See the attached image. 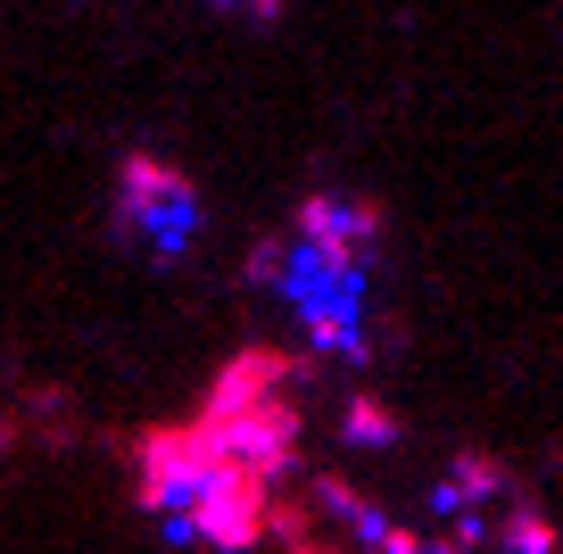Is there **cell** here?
I'll use <instances>...</instances> for the list:
<instances>
[{"label": "cell", "instance_id": "obj_1", "mask_svg": "<svg viewBox=\"0 0 563 554\" xmlns=\"http://www.w3.org/2000/svg\"><path fill=\"white\" fill-rule=\"evenodd\" d=\"M299 381H307L299 356H282V347H241V356L208 381L199 431L216 439V455H232V464L282 480V472L299 464V431H307Z\"/></svg>", "mask_w": 563, "mask_h": 554}, {"label": "cell", "instance_id": "obj_2", "mask_svg": "<svg viewBox=\"0 0 563 554\" xmlns=\"http://www.w3.org/2000/svg\"><path fill=\"white\" fill-rule=\"evenodd\" d=\"M175 538H199V546H224V554H249L257 538H274V480L249 464H232V455H216L208 472H199V488L175 505V513H158Z\"/></svg>", "mask_w": 563, "mask_h": 554}, {"label": "cell", "instance_id": "obj_3", "mask_svg": "<svg viewBox=\"0 0 563 554\" xmlns=\"http://www.w3.org/2000/svg\"><path fill=\"white\" fill-rule=\"evenodd\" d=\"M117 224L133 248H150V257H183V248L199 241V182L183 166H166V157L133 149L117 166Z\"/></svg>", "mask_w": 563, "mask_h": 554}, {"label": "cell", "instance_id": "obj_4", "mask_svg": "<svg viewBox=\"0 0 563 554\" xmlns=\"http://www.w3.org/2000/svg\"><path fill=\"white\" fill-rule=\"evenodd\" d=\"M208 464H216V439L199 431V422H158V431L133 439V497L150 505V513H175Z\"/></svg>", "mask_w": 563, "mask_h": 554}, {"label": "cell", "instance_id": "obj_5", "mask_svg": "<svg viewBox=\"0 0 563 554\" xmlns=\"http://www.w3.org/2000/svg\"><path fill=\"white\" fill-rule=\"evenodd\" d=\"M290 232H299V241H316V248H332V257L373 265V248H382L389 215H382V199H365V191H316V199H299Z\"/></svg>", "mask_w": 563, "mask_h": 554}, {"label": "cell", "instance_id": "obj_6", "mask_svg": "<svg viewBox=\"0 0 563 554\" xmlns=\"http://www.w3.org/2000/svg\"><path fill=\"white\" fill-rule=\"evenodd\" d=\"M489 530H497V546H506V554H563L555 521H547L539 505L522 497V488H514V497H506V505H497V513H489Z\"/></svg>", "mask_w": 563, "mask_h": 554}, {"label": "cell", "instance_id": "obj_7", "mask_svg": "<svg viewBox=\"0 0 563 554\" xmlns=\"http://www.w3.org/2000/svg\"><path fill=\"white\" fill-rule=\"evenodd\" d=\"M340 431H349L356 447H389V439H398V414H389V406H373V398H356Z\"/></svg>", "mask_w": 563, "mask_h": 554}, {"label": "cell", "instance_id": "obj_8", "mask_svg": "<svg viewBox=\"0 0 563 554\" xmlns=\"http://www.w3.org/2000/svg\"><path fill=\"white\" fill-rule=\"evenodd\" d=\"M216 9H224V18H257V25L282 18V0H216Z\"/></svg>", "mask_w": 563, "mask_h": 554}, {"label": "cell", "instance_id": "obj_9", "mask_svg": "<svg viewBox=\"0 0 563 554\" xmlns=\"http://www.w3.org/2000/svg\"><path fill=\"white\" fill-rule=\"evenodd\" d=\"M282 554H349V546H316V538H290ZM356 554H373V546H356Z\"/></svg>", "mask_w": 563, "mask_h": 554}]
</instances>
